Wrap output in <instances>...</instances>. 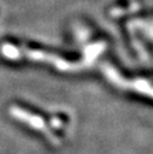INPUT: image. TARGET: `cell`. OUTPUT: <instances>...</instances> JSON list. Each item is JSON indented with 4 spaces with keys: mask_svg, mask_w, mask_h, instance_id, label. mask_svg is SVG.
<instances>
[{
    "mask_svg": "<svg viewBox=\"0 0 153 154\" xmlns=\"http://www.w3.org/2000/svg\"><path fill=\"white\" fill-rule=\"evenodd\" d=\"M11 112H12V114H14V117H17L18 119H20V120H23V122H28L29 124H31L33 128L46 132L47 136H48L52 141H55V140L51 136L49 131L45 128V125H43V123H42V120H41L40 118H37V117H35V116H31V114H29V113H27V112H24V111H22V109H19V108H12Z\"/></svg>",
    "mask_w": 153,
    "mask_h": 154,
    "instance_id": "obj_1",
    "label": "cell"
}]
</instances>
